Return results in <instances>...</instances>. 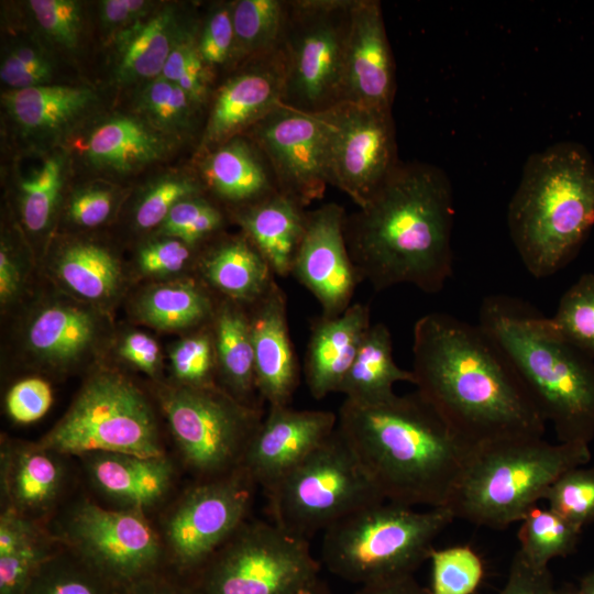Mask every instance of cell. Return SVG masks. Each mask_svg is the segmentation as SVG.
Returning a JSON list of instances; mask_svg holds the SVG:
<instances>
[{"label":"cell","instance_id":"f907efd6","mask_svg":"<svg viewBox=\"0 0 594 594\" xmlns=\"http://www.w3.org/2000/svg\"><path fill=\"white\" fill-rule=\"evenodd\" d=\"M194 246L179 239H164L143 246L138 265L146 275L164 276L180 273L194 258Z\"/></svg>","mask_w":594,"mask_h":594},{"label":"cell","instance_id":"d590c367","mask_svg":"<svg viewBox=\"0 0 594 594\" xmlns=\"http://www.w3.org/2000/svg\"><path fill=\"white\" fill-rule=\"evenodd\" d=\"M582 529L550 508L532 506L520 520L518 551L536 568H548L556 558L572 554Z\"/></svg>","mask_w":594,"mask_h":594},{"label":"cell","instance_id":"7dc6e473","mask_svg":"<svg viewBox=\"0 0 594 594\" xmlns=\"http://www.w3.org/2000/svg\"><path fill=\"white\" fill-rule=\"evenodd\" d=\"M197 45L200 57L210 72L235 58L232 4L219 6L209 13Z\"/></svg>","mask_w":594,"mask_h":594},{"label":"cell","instance_id":"03108f58","mask_svg":"<svg viewBox=\"0 0 594 594\" xmlns=\"http://www.w3.org/2000/svg\"><path fill=\"white\" fill-rule=\"evenodd\" d=\"M553 594H580L578 586L571 584H564L559 587H554Z\"/></svg>","mask_w":594,"mask_h":594},{"label":"cell","instance_id":"3957f363","mask_svg":"<svg viewBox=\"0 0 594 594\" xmlns=\"http://www.w3.org/2000/svg\"><path fill=\"white\" fill-rule=\"evenodd\" d=\"M337 415L385 501L447 507L472 450L417 391L369 404L344 398Z\"/></svg>","mask_w":594,"mask_h":594},{"label":"cell","instance_id":"ee69618b","mask_svg":"<svg viewBox=\"0 0 594 594\" xmlns=\"http://www.w3.org/2000/svg\"><path fill=\"white\" fill-rule=\"evenodd\" d=\"M53 554L40 531L0 553V594H24L32 579Z\"/></svg>","mask_w":594,"mask_h":594},{"label":"cell","instance_id":"7c38bea8","mask_svg":"<svg viewBox=\"0 0 594 594\" xmlns=\"http://www.w3.org/2000/svg\"><path fill=\"white\" fill-rule=\"evenodd\" d=\"M353 1L288 2L283 103L316 113L339 102Z\"/></svg>","mask_w":594,"mask_h":594},{"label":"cell","instance_id":"8d00e7d4","mask_svg":"<svg viewBox=\"0 0 594 594\" xmlns=\"http://www.w3.org/2000/svg\"><path fill=\"white\" fill-rule=\"evenodd\" d=\"M169 11L161 12L142 24L136 34L121 50L119 77L129 81L153 78L162 74L175 45V23ZM177 43V42H176Z\"/></svg>","mask_w":594,"mask_h":594},{"label":"cell","instance_id":"94428289","mask_svg":"<svg viewBox=\"0 0 594 594\" xmlns=\"http://www.w3.org/2000/svg\"><path fill=\"white\" fill-rule=\"evenodd\" d=\"M354 594H430V591L421 586L414 575H408L360 586Z\"/></svg>","mask_w":594,"mask_h":594},{"label":"cell","instance_id":"277c9868","mask_svg":"<svg viewBox=\"0 0 594 594\" xmlns=\"http://www.w3.org/2000/svg\"><path fill=\"white\" fill-rule=\"evenodd\" d=\"M479 326L503 352L559 442L594 438V360L551 319L509 296H488Z\"/></svg>","mask_w":594,"mask_h":594},{"label":"cell","instance_id":"91938a15","mask_svg":"<svg viewBox=\"0 0 594 594\" xmlns=\"http://www.w3.org/2000/svg\"><path fill=\"white\" fill-rule=\"evenodd\" d=\"M102 19L109 25H119L144 13L147 2L142 0H107L102 4Z\"/></svg>","mask_w":594,"mask_h":594},{"label":"cell","instance_id":"c3c4849f","mask_svg":"<svg viewBox=\"0 0 594 594\" xmlns=\"http://www.w3.org/2000/svg\"><path fill=\"white\" fill-rule=\"evenodd\" d=\"M33 14L42 30L58 44L76 46L81 25L80 6L73 0H31Z\"/></svg>","mask_w":594,"mask_h":594},{"label":"cell","instance_id":"9f6ffc18","mask_svg":"<svg viewBox=\"0 0 594 594\" xmlns=\"http://www.w3.org/2000/svg\"><path fill=\"white\" fill-rule=\"evenodd\" d=\"M200 57L197 42L189 35L177 41L162 72V78L176 84L189 65Z\"/></svg>","mask_w":594,"mask_h":594},{"label":"cell","instance_id":"ac0fdd59","mask_svg":"<svg viewBox=\"0 0 594 594\" xmlns=\"http://www.w3.org/2000/svg\"><path fill=\"white\" fill-rule=\"evenodd\" d=\"M337 424L338 415L330 410L270 406L242 466L265 492L322 444Z\"/></svg>","mask_w":594,"mask_h":594},{"label":"cell","instance_id":"4316f807","mask_svg":"<svg viewBox=\"0 0 594 594\" xmlns=\"http://www.w3.org/2000/svg\"><path fill=\"white\" fill-rule=\"evenodd\" d=\"M197 266L207 286L246 307L275 282L271 265L244 233L221 240L207 250Z\"/></svg>","mask_w":594,"mask_h":594},{"label":"cell","instance_id":"8fae6325","mask_svg":"<svg viewBox=\"0 0 594 594\" xmlns=\"http://www.w3.org/2000/svg\"><path fill=\"white\" fill-rule=\"evenodd\" d=\"M162 405L182 459L199 480L242 466L264 417L261 407L241 403L219 385L177 384Z\"/></svg>","mask_w":594,"mask_h":594},{"label":"cell","instance_id":"7a4b0ae2","mask_svg":"<svg viewBox=\"0 0 594 594\" xmlns=\"http://www.w3.org/2000/svg\"><path fill=\"white\" fill-rule=\"evenodd\" d=\"M453 197L448 176L426 163H402L344 219L360 280L375 290L411 284L433 294L452 274Z\"/></svg>","mask_w":594,"mask_h":594},{"label":"cell","instance_id":"6f0895ef","mask_svg":"<svg viewBox=\"0 0 594 594\" xmlns=\"http://www.w3.org/2000/svg\"><path fill=\"white\" fill-rule=\"evenodd\" d=\"M22 283V272L16 258L4 243L0 250V299L8 304L16 297Z\"/></svg>","mask_w":594,"mask_h":594},{"label":"cell","instance_id":"484cf974","mask_svg":"<svg viewBox=\"0 0 594 594\" xmlns=\"http://www.w3.org/2000/svg\"><path fill=\"white\" fill-rule=\"evenodd\" d=\"M58 453L42 446L1 449V488L11 507L30 517L46 510L61 493L65 472Z\"/></svg>","mask_w":594,"mask_h":594},{"label":"cell","instance_id":"be15d7a7","mask_svg":"<svg viewBox=\"0 0 594 594\" xmlns=\"http://www.w3.org/2000/svg\"><path fill=\"white\" fill-rule=\"evenodd\" d=\"M296 594H332V591L329 585L321 578H319Z\"/></svg>","mask_w":594,"mask_h":594},{"label":"cell","instance_id":"52a82bcc","mask_svg":"<svg viewBox=\"0 0 594 594\" xmlns=\"http://www.w3.org/2000/svg\"><path fill=\"white\" fill-rule=\"evenodd\" d=\"M453 519L447 507L420 510L381 501L323 531L321 563L333 575L360 586L414 575Z\"/></svg>","mask_w":594,"mask_h":594},{"label":"cell","instance_id":"7bdbcfd3","mask_svg":"<svg viewBox=\"0 0 594 594\" xmlns=\"http://www.w3.org/2000/svg\"><path fill=\"white\" fill-rule=\"evenodd\" d=\"M100 578L80 559L53 554L36 572L24 594H107Z\"/></svg>","mask_w":594,"mask_h":594},{"label":"cell","instance_id":"e575fe53","mask_svg":"<svg viewBox=\"0 0 594 594\" xmlns=\"http://www.w3.org/2000/svg\"><path fill=\"white\" fill-rule=\"evenodd\" d=\"M288 19V2L280 0H240L232 4L235 58L265 55L278 48Z\"/></svg>","mask_w":594,"mask_h":594},{"label":"cell","instance_id":"d6a6232c","mask_svg":"<svg viewBox=\"0 0 594 594\" xmlns=\"http://www.w3.org/2000/svg\"><path fill=\"white\" fill-rule=\"evenodd\" d=\"M215 310L207 289L191 279L153 286L135 304L139 319L162 330L202 328L211 323Z\"/></svg>","mask_w":594,"mask_h":594},{"label":"cell","instance_id":"f546056e","mask_svg":"<svg viewBox=\"0 0 594 594\" xmlns=\"http://www.w3.org/2000/svg\"><path fill=\"white\" fill-rule=\"evenodd\" d=\"M397 382L414 384V374L396 364L389 329L371 324L338 393L356 403H378L395 395Z\"/></svg>","mask_w":594,"mask_h":594},{"label":"cell","instance_id":"db71d44e","mask_svg":"<svg viewBox=\"0 0 594 594\" xmlns=\"http://www.w3.org/2000/svg\"><path fill=\"white\" fill-rule=\"evenodd\" d=\"M119 354L141 371L154 376L160 366V348L146 333H128L119 346Z\"/></svg>","mask_w":594,"mask_h":594},{"label":"cell","instance_id":"f1b7e54d","mask_svg":"<svg viewBox=\"0 0 594 594\" xmlns=\"http://www.w3.org/2000/svg\"><path fill=\"white\" fill-rule=\"evenodd\" d=\"M211 331L220 387L243 404L261 407L248 307L223 298L216 305Z\"/></svg>","mask_w":594,"mask_h":594},{"label":"cell","instance_id":"ab89813d","mask_svg":"<svg viewBox=\"0 0 594 594\" xmlns=\"http://www.w3.org/2000/svg\"><path fill=\"white\" fill-rule=\"evenodd\" d=\"M542 499L580 529L594 524V466L568 470L549 486Z\"/></svg>","mask_w":594,"mask_h":594},{"label":"cell","instance_id":"603a6c76","mask_svg":"<svg viewBox=\"0 0 594 594\" xmlns=\"http://www.w3.org/2000/svg\"><path fill=\"white\" fill-rule=\"evenodd\" d=\"M370 326V307L363 302L351 304L339 316L312 321L304 374L314 398L339 392Z\"/></svg>","mask_w":594,"mask_h":594},{"label":"cell","instance_id":"6da1fadb","mask_svg":"<svg viewBox=\"0 0 594 594\" xmlns=\"http://www.w3.org/2000/svg\"><path fill=\"white\" fill-rule=\"evenodd\" d=\"M413 340L416 391L471 450L543 437L546 421L510 363L479 324L430 312L416 321Z\"/></svg>","mask_w":594,"mask_h":594},{"label":"cell","instance_id":"f6af8a7d","mask_svg":"<svg viewBox=\"0 0 594 594\" xmlns=\"http://www.w3.org/2000/svg\"><path fill=\"white\" fill-rule=\"evenodd\" d=\"M200 184L191 178L174 177L158 182L146 191L135 208V226L148 230L162 224L177 202L200 196Z\"/></svg>","mask_w":594,"mask_h":594},{"label":"cell","instance_id":"681fc988","mask_svg":"<svg viewBox=\"0 0 594 594\" xmlns=\"http://www.w3.org/2000/svg\"><path fill=\"white\" fill-rule=\"evenodd\" d=\"M52 402L50 384L40 377H29L10 388L6 397V408L14 421L30 424L42 418Z\"/></svg>","mask_w":594,"mask_h":594},{"label":"cell","instance_id":"e7e4bbea","mask_svg":"<svg viewBox=\"0 0 594 594\" xmlns=\"http://www.w3.org/2000/svg\"><path fill=\"white\" fill-rule=\"evenodd\" d=\"M578 590L580 594H594V570L581 579Z\"/></svg>","mask_w":594,"mask_h":594},{"label":"cell","instance_id":"e0dca14e","mask_svg":"<svg viewBox=\"0 0 594 594\" xmlns=\"http://www.w3.org/2000/svg\"><path fill=\"white\" fill-rule=\"evenodd\" d=\"M345 216L334 202L307 211L292 266L290 275L315 296L324 317L344 312L361 282L344 238Z\"/></svg>","mask_w":594,"mask_h":594},{"label":"cell","instance_id":"f5cc1de1","mask_svg":"<svg viewBox=\"0 0 594 594\" xmlns=\"http://www.w3.org/2000/svg\"><path fill=\"white\" fill-rule=\"evenodd\" d=\"M549 568H536L517 551L512 560L507 580L497 594H553Z\"/></svg>","mask_w":594,"mask_h":594},{"label":"cell","instance_id":"d6986e66","mask_svg":"<svg viewBox=\"0 0 594 594\" xmlns=\"http://www.w3.org/2000/svg\"><path fill=\"white\" fill-rule=\"evenodd\" d=\"M395 65L382 7L354 0L346 37L339 102L392 109Z\"/></svg>","mask_w":594,"mask_h":594},{"label":"cell","instance_id":"f35d334b","mask_svg":"<svg viewBox=\"0 0 594 594\" xmlns=\"http://www.w3.org/2000/svg\"><path fill=\"white\" fill-rule=\"evenodd\" d=\"M430 594H473L484 576L482 558L469 546L433 549Z\"/></svg>","mask_w":594,"mask_h":594},{"label":"cell","instance_id":"ffe728a7","mask_svg":"<svg viewBox=\"0 0 594 594\" xmlns=\"http://www.w3.org/2000/svg\"><path fill=\"white\" fill-rule=\"evenodd\" d=\"M251 61L246 70L216 94L204 135L210 148L249 131L283 103L286 63L282 45Z\"/></svg>","mask_w":594,"mask_h":594},{"label":"cell","instance_id":"4fadbf2b","mask_svg":"<svg viewBox=\"0 0 594 594\" xmlns=\"http://www.w3.org/2000/svg\"><path fill=\"white\" fill-rule=\"evenodd\" d=\"M316 113L326 132L329 185L360 208L399 164L392 109L342 101Z\"/></svg>","mask_w":594,"mask_h":594},{"label":"cell","instance_id":"74e56055","mask_svg":"<svg viewBox=\"0 0 594 594\" xmlns=\"http://www.w3.org/2000/svg\"><path fill=\"white\" fill-rule=\"evenodd\" d=\"M561 336L594 360V274L585 273L562 295L550 318Z\"/></svg>","mask_w":594,"mask_h":594},{"label":"cell","instance_id":"8992f818","mask_svg":"<svg viewBox=\"0 0 594 594\" xmlns=\"http://www.w3.org/2000/svg\"><path fill=\"white\" fill-rule=\"evenodd\" d=\"M590 444L550 443L543 437L473 449L447 505L454 518L492 529L520 521L564 472L586 465Z\"/></svg>","mask_w":594,"mask_h":594},{"label":"cell","instance_id":"60d3db41","mask_svg":"<svg viewBox=\"0 0 594 594\" xmlns=\"http://www.w3.org/2000/svg\"><path fill=\"white\" fill-rule=\"evenodd\" d=\"M62 188V162L50 157L20 184L21 216L25 228L34 233L50 224Z\"/></svg>","mask_w":594,"mask_h":594},{"label":"cell","instance_id":"cb8c5ba5","mask_svg":"<svg viewBox=\"0 0 594 594\" xmlns=\"http://www.w3.org/2000/svg\"><path fill=\"white\" fill-rule=\"evenodd\" d=\"M207 187L242 209L279 191L264 155L251 140L233 138L210 150L201 164Z\"/></svg>","mask_w":594,"mask_h":594},{"label":"cell","instance_id":"680465c9","mask_svg":"<svg viewBox=\"0 0 594 594\" xmlns=\"http://www.w3.org/2000/svg\"><path fill=\"white\" fill-rule=\"evenodd\" d=\"M50 64L38 50L30 46H21L11 51L4 58L0 69L1 79Z\"/></svg>","mask_w":594,"mask_h":594},{"label":"cell","instance_id":"9a60e30c","mask_svg":"<svg viewBox=\"0 0 594 594\" xmlns=\"http://www.w3.org/2000/svg\"><path fill=\"white\" fill-rule=\"evenodd\" d=\"M63 536L78 559L111 582L143 579L162 552L156 532L138 509L109 510L82 502L69 513Z\"/></svg>","mask_w":594,"mask_h":594},{"label":"cell","instance_id":"ba28073f","mask_svg":"<svg viewBox=\"0 0 594 594\" xmlns=\"http://www.w3.org/2000/svg\"><path fill=\"white\" fill-rule=\"evenodd\" d=\"M265 495L271 520L308 540L349 514L385 501L338 429Z\"/></svg>","mask_w":594,"mask_h":594},{"label":"cell","instance_id":"44dd1931","mask_svg":"<svg viewBox=\"0 0 594 594\" xmlns=\"http://www.w3.org/2000/svg\"><path fill=\"white\" fill-rule=\"evenodd\" d=\"M258 397L270 406H289L299 384V364L292 343L287 296L276 280L248 306Z\"/></svg>","mask_w":594,"mask_h":594},{"label":"cell","instance_id":"30bf717a","mask_svg":"<svg viewBox=\"0 0 594 594\" xmlns=\"http://www.w3.org/2000/svg\"><path fill=\"white\" fill-rule=\"evenodd\" d=\"M309 540L264 520H246L200 572V594H296L318 580Z\"/></svg>","mask_w":594,"mask_h":594},{"label":"cell","instance_id":"bcb514c9","mask_svg":"<svg viewBox=\"0 0 594 594\" xmlns=\"http://www.w3.org/2000/svg\"><path fill=\"white\" fill-rule=\"evenodd\" d=\"M141 105L157 124L173 129L186 127L198 107L179 86L162 77L144 90Z\"/></svg>","mask_w":594,"mask_h":594},{"label":"cell","instance_id":"7402d4cb","mask_svg":"<svg viewBox=\"0 0 594 594\" xmlns=\"http://www.w3.org/2000/svg\"><path fill=\"white\" fill-rule=\"evenodd\" d=\"M24 331L25 348L35 361L53 370H67L96 349L101 321L90 308L53 301L34 312Z\"/></svg>","mask_w":594,"mask_h":594},{"label":"cell","instance_id":"b9f144b4","mask_svg":"<svg viewBox=\"0 0 594 594\" xmlns=\"http://www.w3.org/2000/svg\"><path fill=\"white\" fill-rule=\"evenodd\" d=\"M178 385L206 387L218 385L216 352L211 323L173 345L169 354Z\"/></svg>","mask_w":594,"mask_h":594},{"label":"cell","instance_id":"816d5d0a","mask_svg":"<svg viewBox=\"0 0 594 594\" xmlns=\"http://www.w3.org/2000/svg\"><path fill=\"white\" fill-rule=\"evenodd\" d=\"M114 196L111 190L89 187L77 191L68 205V216L80 227L94 228L103 223L111 215Z\"/></svg>","mask_w":594,"mask_h":594},{"label":"cell","instance_id":"9c48e42d","mask_svg":"<svg viewBox=\"0 0 594 594\" xmlns=\"http://www.w3.org/2000/svg\"><path fill=\"white\" fill-rule=\"evenodd\" d=\"M38 444L61 455L92 452L164 455L150 403L130 380L113 371L90 376Z\"/></svg>","mask_w":594,"mask_h":594},{"label":"cell","instance_id":"4dcf8cb0","mask_svg":"<svg viewBox=\"0 0 594 594\" xmlns=\"http://www.w3.org/2000/svg\"><path fill=\"white\" fill-rule=\"evenodd\" d=\"M58 284L77 298L103 304L121 289L123 276L117 257L92 242H74L64 246L52 265Z\"/></svg>","mask_w":594,"mask_h":594},{"label":"cell","instance_id":"1f68e13d","mask_svg":"<svg viewBox=\"0 0 594 594\" xmlns=\"http://www.w3.org/2000/svg\"><path fill=\"white\" fill-rule=\"evenodd\" d=\"M89 88L40 85L12 89L2 96L14 121L26 132L56 131L76 119L92 102Z\"/></svg>","mask_w":594,"mask_h":594},{"label":"cell","instance_id":"83f0119b","mask_svg":"<svg viewBox=\"0 0 594 594\" xmlns=\"http://www.w3.org/2000/svg\"><path fill=\"white\" fill-rule=\"evenodd\" d=\"M243 233L271 265L275 275L292 274L305 230L306 211L280 191L234 212Z\"/></svg>","mask_w":594,"mask_h":594},{"label":"cell","instance_id":"6125c7cd","mask_svg":"<svg viewBox=\"0 0 594 594\" xmlns=\"http://www.w3.org/2000/svg\"><path fill=\"white\" fill-rule=\"evenodd\" d=\"M124 594H200L199 590H185L167 584L145 580L144 578L130 584Z\"/></svg>","mask_w":594,"mask_h":594},{"label":"cell","instance_id":"11a10c76","mask_svg":"<svg viewBox=\"0 0 594 594\" xmlns=\"http://www.w3.org/2000/svg\"><path fill=\"white\" fill-rule=\"evenodd\" d=\"M211 204L201 196L177 202L161 224V232L178 239L193 227Z\"/></svg>","mask_w":594,"mask_h":594},{"label":"cell","instance_id":"5b68a950","mask_svg":"<svg viewBox=\"0 0 594 594\" xmlns=\"http://www.w3.org/2000/svg\"><path fill=\"white\" fill-rule=\"evenodd\" d=\"M508 229L527 271L546 278L568 265L594 227V160L565 141L534 153L508 205Z\"/></svg>","mask_w":594,"mask_h":594},{"label":"cell","instance_id":"836d02e7","mask_svg":"<svg viewBox=\"0 0 594 594\" xmlns=\"http://www.w3.org/2000/svg\"><path fill=\"white\" fill-rule=\"evenodd\" d=\"M164 150L163 141L138 120L112 118L90 134L86 152L99 167L129 172L157 160Z\"/></svg>","mask_w":594,"mask_h":594},{"label":"cell","instance_id":"5bb4252c","mask_svg":"<svg viewBox=\"0 0 594 594\" xmlns=\"http://www.w3.org/2000/svg\"><path fill=\"white\" fill-rule=\"evenodd\" d=\"M257 484L239 469L189 487L167 518L165 537L183 569L200 571L248 520Z\"/></svg>","mask_w":594,"mask_h":594},{"label":"cell","instance_id":"d4e9b609","mask_svg":"<svg viewBox=\"0 0 594 594\" xmlns=\"http://www.w3.org/2000/svg\"><path fill=\"white\" fill-rule=\"evenodd\" d=\"M87 471L94 484L108 497L142 509L158 503L167 493L174 469L160 457H139L116 452L85 454Z\"/></svg>","mask_w":594,"mask_h":594},{"label":"cell","instance_id":"2e32d148","mask_svg":"<svg viewBox=\"0 0 594 594\" xmlns=\"http://www.w3.org/2000/svg\"><path fill=\"white\" fill-rule=\"evenodd\" d=\"M267 161L278 190L302 208L329 185L326 132L318 113L282 103L249 130Z\"/></svg>","mask_w":594,"mask_h":594}]
</instances>
